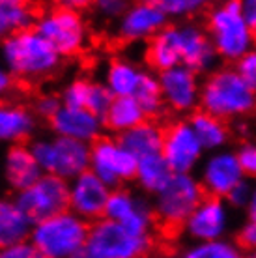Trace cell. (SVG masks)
Returning a JSON list of instances; mask_svg holds the SVG:
<instances>
[{
  "label": "cell",
  "mask_w": 256,
  "mask_h": 258,
  "mask_svg": "<svg viewBox=\"0 0 256 258\" xmlns=\"http://www.w3.org/2000/svg\"><path fill=\"white\" fill-rule=\"evenodd\" d=\"M199 107L219 120H241L256 107L254 90L245 84L234 68H217L200 81Z\"/></svg>",
  "instance_id": "1"
},
{
  "label": "cell",
  "mask_w": 256,
  "mask_h": 258,
  "mask_svg": "<svg viewBox=\"0 0 256 258\" xmlns=\"http://www.w3.org/2000/svg\"><path fill=\"white\" fill-rule=\"evenodd\" d=\"M0 62L13 79L39 81L60 68L62 56L30 28L0 41Z\"/></svg>",
  "instance_id": "2"
},
{
  "label": "cell",
  "mask_w": 256,
  "mask_h": 258,
  "mask_svg": "<svg viewBox=\"0 0 256 258\" xmlns=\"http://www.w3.org/2000/svg\"><path fill=\"white\" fill-rule=\"evenodd\" d=\"M206 34L219 60L237 62L254 47V30L247 26L239 13V2L228 0L208 12Z\"/></svg>",
  "instance_id": "3"
},
{
  "label": "cell",
  "mask_w": 256,
  "mask_h": 258,
  "mask_svg": "<svg viewBox=\"0 0 256 258\" xmlns=\"http://www.w3.org/2000/svg\"><path fill=\"white\" fill-rule=\"evenodd\" d=\"M90 225L70 210L34 223L28 241L43 258H71L86 245Z\"/></svg>",
  "instance_id": "4"
},
{
  "label": "cell",
  "mask_w": 256,
  "mask_h": 258,
  "mask_svg": "<svg viewBox=\"0 0 256 258\" xmlns=\"http://www.w3.org/2000/svg\"><path fill=\"white\" fill-rule=\"evenodd\" d=\"M34 30L60 54L73 56L84 49L88 39V28L79 10L64 6H56L52 10L39 13Z\"/></svg>",
  "instance_id": "5"
},
{
  "label": "cell",
  "mask_w": 256,
  "mask_h": 258,
  "mask_svg": "<svg viewBox=\"0 0 256 258\" xmlns=\"http://www.w3.org/2000/svg\"><path fill=\"white\" fill-rule=\"evenodd\" d=\"M206 195L195 174H172L168 183L154 197L155 221L167 226H181Z\"/></svg>",
  "instance_id": "6"
},
{
  "label": "cell",
  "mask_w": 256,
  "mask_h": 258,
  "mask_svg": "<svg viewBox=\"0 0 256 258\" xmlns=\"http://www.w3.org/2000/svg\"><path fill=\"white\" fill-rule=\"evenodd\" d=\"M86 247L97 258H142L152 247V238L135 236L114 221L99 219L90 225Z\"/></svg>",
  "instance_id": "7"
},
{
  "label": "cell",
  "mask_w": 256,
  "mask_h": 258,
  "mask_svg": "<svg viewBox=\"0 0 256 258\" xmlns=\"http://www.w3.org/2000/svg\"><path fill=\"white\" fill-rule=\"evenodd\" d=\"M88 170L112 191L135 180L137 159L120 146L114 137H101L90 144Z\"/></svg>",
  "instance_id": "8"
},
{
  "label": "cell",
  "mask_w": 256,
  "mask_h": 258,
  "mask_svg": "<svg viewBox=\"0 0 256 258\" xmlns=\"http://www.w3.org/2000/svg\"><path fill=\"white\" fill-rule=\"evenodd\" d=\"M13 200L34 225L68 210V181L58 176L43 174L30 187L15 193Z\"/></svg>",
  "instance_id": "9"
},
{
  "label": "cell",
  "mask_w": 256,
  "mask_h": 258,
  "mask_svg": "<svg viewBox=\"0 0 256 258\" xmlns=\"http://www.w3.org/2000/svg\"><path fill=\"white\" fill-rule=\"evenodd\" d=\"M103 219L114 221L129 232L142 238H152L155 226V215L152 204L144 197L133 193L131 189H112L105 204Z\"/></svg>",
  "instance_id": "10"
},
{
  "label": "cell",
  "mask_w": 256,
  "mask_h": 258,
  "mask_svg": "<svg viewBox=\"0 0 256 258\" xmlns=\"http://www.w3.org/2000/svg\"><path fill=\"white\" fill-rule=\"evenodd\" d=\"M161 155L174 174H193L204 159V150L199 144L187 120L172 122L163 129Z\"/></svg>",
  "instance_id": "11"
},
{
  "label": "cell",
  "mask_w": 256,
  "mask_h": 258,
  "mask_svg": "<svg viewBox=\"0 0 256 258\" xmlns=\"http://www.w3.org/2000/svg\"><path fill=\"white\" fill-rule=\"evenodd\" d=\"M181 226L195 243L223 239L232 228V210L224 199L204 197Z\"/></svg>",
  "instance_id": "12"
},
{
  "label": "cell",
  "mask_w": 256,
  "mask_h": 258,
  "mask_svg": "<svg viewBox=\"0 0 256 258\" xmlns=\"http://www.w3.org/2000/svg\"><path fill=\"white\" fill-rule=\"evenodd\" d=\"M245 174L237 165L234 150H219L208 154L199 165V180L200 187L206 197L226 199V195L243 180Z\"/></svg>",
  "instance_id": "13"
},
{
  "label": "cell",
  "mask_w": 256,
  "mask_h": 258,
  "mask_svg": "<svg viewBox=\"0 0 256 258\" xmlns=\"http://www.w3.org/2000/svg\"><path fill=\"white\" fill-rule=\"evenodd\" d=\"M110 189L90 170L68 181V210L88 225L103 219Z\"/></svg>",
  "instance_id": "14"
},
{
  "label": "cell",
  "mask_w": 256,
  "mask_h": 258,
  "mask_svg": "<svg viewBox=\"0 0 256 258\" xmlns=\"http://www.w3.org/2000/svg\"><path fill=\"white\" fill-rule=\"evenodd\" d=\"M165 107L174 112L185 114L199 107L200 77L185 66H174L157 75Z\"/></svg>",
  "instance_id": "15"
},
{
  "label": "cell",
  "mask_w": 256,
  "mask_h": 258,
  "mask_svg": "<svg viewBox=\"0 0 256 258\" xmlns=\"http://www.w3.org/2000/svg\"><path fill=\"white\" fill-rule=\"evenodd\" d=\"M178 54L179 64L200 73H212L219 68V56L213 49L208 34L199 23H181L178 25Z\"/></svg>",
  "instance_id": "16"
},
{
  "label": "cell",
  "mask_w": 256,
  "mask_h": 258,
  "mask_svg": "<svg viewBox=\"0 0 256 258\" xmlns=\"http://www.w3.org/2000/svg\"><path fill=\"white\" fill-rule=\"evenodd\" d=\"M167 25L168 19L157 2H137L122 13L116 32L123 41H150Z\"/></svg>",
  "instance_id": "17"
},
{
  "label": "cell",
  "mask_w": 256,
  "mask_h": 258,
  "mask_svg": "<svg viewBox=\"0 0 256 258\" xmlns=\"http://www.w3.org/2000/svg\"><path fill=\"white\" fill-rule=\"evenodd\" d=\"M54 137L71 139L84 144H94L97 139H101L103 133V120L92 114L86 109H70L60 107L56 114L49 120Z\"/></svg>",
  "instance_id": "18"
},
{
  "label": "cell",
  "mask_w": 256,
  "mask_h": 258,
  "mask_svg": "<svg viewBox=\"0 0 256 258\" xmlns=\"http://www.w3.org/2000/svg\"><path fill=\"white\" fill-rule=\"evenodd\" d=\"M43 172L34 161L28 144H12L8 146L2 157V178L13 193L30 187L39 180Z\"/></svg>",
  "instance_id": "19"
},
{
  "label": "cell",
  "mask_w": 256,
  "mask_h": 258,
  "mask_svg": "<svg viewBox=\"0 0 256 258\" xmlns=\"http://www.w3.org/2000/svg\"><path fill=\"white\" fill-rule=\"evenodd\" d=\"M52 139V176L66 181L86 172L90 167V144L62 137Z\"/></svg>",
  "instance_id": "20"
},
{
  "label": "cell",
  "mask_w": 256,
  "mask_h": 258,
  "mask_svg": "<svg viewBox=\"0 0 256 258\" xmlns=\"http://www.w3.org/2000/svg\"><path fill=\"white\" fill-rule=\"evenodd\" d=\"M38 129V118L23 105L0 103V144H25Z\"/></svg>",
  "instance_id": "21"
},
{
  "label": "cell",
  "mask_w": 256,
  "mask_h": 258,
  "mask_svg": "<svg viewBox=\"0 0 256 258\" xmlns=\"http://www.w3.org/2000/svg\"><path fill=\"white\" fill-rule=\"evenodd\" d=\"M116 141L120 142L123 150H127L139 161L142 157L148 155L161 154V146H163V127H159L152 120H144L142 123L135 125L125 133L116 137Z\"/></svg>",
  "instance_id": "22"
},
{
  "label": "cell",
  "mask_w": 256,
  "mask_h": 258,
  "mask_svg": "<svg viewBox=\"0 0 256 258\" xmlns=\"http://www.w3.org/2000/svg\"><path fill=\"white\" fill-rule=\"evenodd\" d=\"M187 122L191 125L199 144L204 150V154H213V152L224 150L226 144L230 142V129L226 122L212 116V114H206L199 110V112H193V116Z\"/></svg>",
  "instance_id": "23"
},
{
  "label": "cell",
  "mask_w": 256,
  "mask_h": 258,
  "mask_svg": "<svg viewBox=\"0 0 256 258\" xmlns=\"http://www.w3.org/2000/svg\"><path fill=\"white\" fill-rule=\"evenodd\" d=\"M32 223L19 210L15 200L0 197V249L26 241L30 236Z\"/></svg>",
  "instance_id": "24"
},
{
  "label": "cell",
  "mask_w": 256,
  "mask_h": 258,
  "mask_svg": "<svg viewBox=\"0 0 256 258\" xmlns=\"http://www.w3.org/2000/svg\"><path fill=\"white\" fill-rule=\"evenodd\" d=\"M146 60L155 71H167L179 66L178 54V25H167L148 41Z\"/></svg>",
  "instance_id": "25"
},
{
  "label": "cell",
  "mask_w": 256,
  "mask_h": 258,
  "mask_svg": "<svg viewBox=\"0 0 256 258\" xmlns=\"http://www.w3.org/2000/svg\"><path fill=\"white\" fill-rule=\"evenodd\" d=\"M142 70L125 58L112 60L105 70V86L114 97H133L137 86L141 83Z\"/></svg>",
  "instance_id": "26"
},
{
  "label": "cell",
  "mask_w": 256,
  "mask_h": 258,
  "mask_svg": "<svg viewBox=\"0 0 256 258\" xmlns=\"http://www.w3.org/2000/svg\"><path fill=\"white\" fill-rule=\"evenodd\" d=\"M38 13L23 0H0V41L34 28Z\"/></svg>",
  "instance_id": "27"
},
{
  "label": "cell",
  "mask_w": 256,
  "mask_h": 258,
  "mask_svg": "<svg viewBox=\"0 0 256 258\" xmlns=\"http://www.w3.org/2000/svg\"><path fill=\"white\" fill-rule=\"evenodd\" d=\"M172 170L167 165V161L163 159V155H148L137 161V170H135V181L139 189H142L144 193L155 195L159 193L161 189L168 183V180L172 178Z\"/></svg>",
  "instance_id": "28"
},
{
  "label": "cell",
  "mask_w": 256,
  "mask_h": 258,
  "mask_svg": "<svg viewBox=\"0 0 256 258\" xmlns=\"http://www.w3.org/2000/svg\"><path fill=\"white\" fill-rule=\"evenodd\" d=\"M101 120L103 127L112 131L114 135H122L129 129H133L135 125L144 122L146 116L141 110L139 103L135 101V97H114Z\"/></svg>",
  "instance_id": "29"
},
{
  "label": "cell",
  "mask_w": 256,
  "mask_h": 258,
  "mask_svg": "<svg viewBox=\"0 0 256 258\" xmlns=\"http://www.w3.org/2000/svg\"><path fill=\"white\" fill-rule=\"evenodd\" d=\"M135 101L139 103L144 116L148 118H157L163 114L165 103H163V96H161L159 81L154 71H142L141 83L137 86L133 94Z\"/></svg>",
  "instance_id": "30"
},
{
  "label": "cell",
  "mask_w": 256,
  "mask_h": 258,
  "mask_svg": "<svg viewBox=\"0 0 256 258\" xmlns=\"http://www.w3.org/2000/svg\"><path fill=\"white\" fill-rule=\"evenodd\" d=\"M181 258H247V252L234 239L223 238L206 243H193Z\"/></svg>",
  "instance_id": "31"
},
{
  "label": "cell",
  "mask_w": 256,
  "mask_h": 258,
  "mask_svg": "<svg viewBox=\"0 0 256 258\" xmlns=\"http://www.w3.org/2000/svg\"><path fill=\"white\" fill-rule=\"evenodd\" d=\"M157 4L167 19H187L206 8L204 0H161Z\"/></svg>",
  "instance_id": "32"
},
{
  "label": "cell",
  "mask_w": 256,
  "mask_h": 258,
  "mask_svg": "<svg viewBox=\"0 0 256 258\" xmlns=\"http://www.w3.org/2000/svg\"><path fill=\"white\" fill-rule=\"evenodd\" d=\"M90 83H92V81H88V79H84V77L73 79L64 90H62V94H60L62 107H70V109H84L86 99H88Z\"/></svg>",
  "instance_id": "33"
},
{
  "label": "cell",
  "mask_w": 256,
  "mask_h": 258,
  "mask_svg": "<svg viewBox=\"0 0 256 258\" xmlns=\"http://www.w3.org/2000/svg\"><path fill=\"white\" fill-rule=\"evenodd\" d=\"M112 99H114V96L110 94L109 88L103 83H90L88 99H86L84 109L90 110L92 114H96L97 118H103L105 112L109 110Z\"/></svg>",
  "instance_id": "34"
},
{
  "label": "cell",
  "mask_w": 256,
  "mask_h": 258,
  "mask_svg": "<svg viewBox=\"0 0 256 258\" xmlns=\"http://www.w3.org/2000/svg\"><path fill=\"white\" fill-rule=\"evenodd\" d=\"M256 200V193H254V185L249 178H243V180L237 183L236 187L232 189L230 193L226 195L224 202L230 206V210H247L250 202Z\"/></svg>",
  "instance_id": "35"
},
{
  "label": "cell",
  "mask_w": 256,
  "mask_h": 258,
  "mask_svg": "<svg viewBox=\"0 0 256 258\" xmlns=\"http://www.w3.org/2000/svg\"><path fill=\"white\" fill-rule=\"evenodd\" d=\"M234 154H236L237 165H239L241 172L245 174V178L254 176V172H256V146L254 144L249 141L241 142V144L237 146V150H234Z\"/></svg>",
  "instance_id": "36"
},
{
  "label": "cell",
  "mask_w": 256,
  "mask_h": 258,
  "mask_svg": "<svg viewBox=\"0 0 256 258\" xmlns=\"http://www.w3.org/2000/svg\"><path fill=\"white\" fill-rule=\"evenodd\" d=\"M234 64H236L234 66V71L243 79L247 86L256 90V52L254 51L247 52L245 56H241Z\"/></svg>",
  "instance_id": "37"
},
{
  "label": "cell",
  "mask_w": 256,
  "mask_h": 258,
  "mask_svg": "<svg viewBox=\"0 0 256 258\" xmlns=\"http://www.w3.org/2000/svg\"><path fill=\"white\" fill-rule=\"evenodd\" d=\"M62 107L60 96L56 94H41L34 103V116L45 118V120H51L54 114Z\"/></svg>",
  "instance_id": "38"
},
{
  "label": "cell",
  "mask_w": 256,
  "mask_h": 258,
  "mask_svg": "<svg viewBox=\"0 0 256 258\" xmlns=\"http://www.w3.org/2000/svg\"><path fill=\"white\" fill-rule=\"evenodd\" d=\"M127 6L129 4L125 0H97L96 12L101 15L103 19L114 21L122 17V13L127 10Z\"/></svg>",
  "instance_id": "39"
},
{
  "label": "cell",
  "mask_w": 256,
  "mask_h": 258,
  "mask_svg": "<svg viewBox=\"0 0 256 258\" xmlns=\"http://www.w3.org/2000/svg\"><path fill=\"white\" fill-rule=\"evenodd\" d=\"M0 258H43L38 252V249H34V245L26 239L15 245H10L6 249H0Z\"/></svg>",
  "instance_id": "40"
},
{
  "label": "cell",
  "mask_w": 256,
  "mask_h": 258,
  "mask_svg": "<svg viewBox=\"0 0 256 258\" xmlns=\"http://www.w3.org/2000/svg\"><path fill=\"white\" fill-rule=\"evenodd\" d=\"M236 243L241 247V249H249V251L254 249V245H256V221L247 219L243 225L237 228Z\"/></svg>",
  "instance_id": "41"
},
{
  "label": "cell",
  "mask_w": 256,
  "mask_h": 258,
  "mask_svg": "<svg viewBox=\"0 0 256 258\" xmlns=\"http://www.w3.org/2000/svg\"><path fill=\"white\" fill-rule=\"evenodd\" d=\"M239 13L249 28H256V2L254 0H243L239 2Z\"/></svg>",
  "instance_id": "42"
},
{
  "label": "cell",
  "mask_w": 256,
  "mask_h": 258,
  "mask_svg": "<svg viewBox=\"0 0 256 258\" xmlns=\"http://www.w3.org/2000/svg\"><path fill=\"white\" fill-rule=\"evenodd\" d=\"M12 88H13V77L10 75V71L2 66V62H0V97L10 94Z\"/></svg>",
  "instance_id": "43"
},
{
  "label": "cell",
  "mask_w": 256,
  "mask_h": 258,
  "mask_svg": "<svg viewBox=\"0 0 256 258\" xmlns=\"http://www.w3.org/2000/svg\"><path fill=\"white\" fill-rule=\"evenodd\" d=\"M71 258H97V256H96V254H94L92 251H90L88 247L84 245L83 249H79V251L75 252V254H73Z\"/></svg>",
  "instance_id": "44"
}]
</instances>
